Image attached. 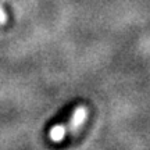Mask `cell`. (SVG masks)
Listing matches in <instances>:
<instances>
[{"label": "cell", "instance_id": "1", "mask_svg": "<svg viewBox=\"0 0 150 150\" xmlns=\"http://www.w3.org/2000/svg\"><path fill=\"white\" fill-rule=\"evenodd\" d=\"M86 118H88V108L83 107V106H79V107L74 111L71 121L65 125L67 132L70 131L71 134H75V132H76V131H78V129L83 125V122L86 121Z\"/></svg>", "mask_w": 150, "mask_h": 150}, {"label": "cell", "instance_id": "2", "mask_svg": "<svg viewBox=\"0 0 150 150\" xmlns=\"http://www.w3.org/2000/svg\"><path fill=\"white\" fill-rule=\"evenodd\" d=\"M65 134H67L65 125H54L53 128L50 129V132H49V138L53 142H61L64 139Z\"/></svg>", "mask_w": 150, "mask_h": 150}]
</instances>
